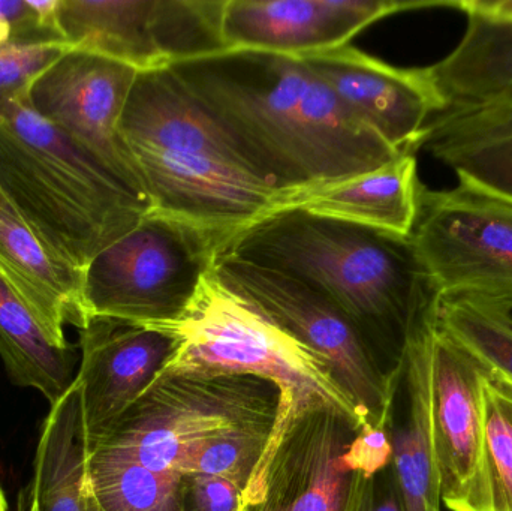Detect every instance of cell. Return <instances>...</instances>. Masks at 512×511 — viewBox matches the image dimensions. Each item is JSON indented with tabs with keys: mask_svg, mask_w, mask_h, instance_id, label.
I'll return each mask as SVG.
<instances>
[{
	"mask_svg": "<svg viewBox=\"0 0 512 511\" xmlns=\"http://www.w3.org/2000/svg\"><path fill=\"white\" fill-rule=\"evenodd\" d=\"M168 69L256 179L286 204L403 155L301 57L230 50Z\"/></svg>",
	"mask_w": 512,
	"mask_h": 511,
	"instance_id": "obj_1",
	"label": "cell"
},
{
	"mask_svg": "<svg viewBox=\"0 0 512 511\" xmlns=\"http://www.w3.org/2000/svg\"><path fill=\"white\" fill-rule=\"evenodd\" d=\"M221 252L321 291L351 318L391 375L399 374L409 333L441 299L411 237L301 207L252 222Z\"/></svg>",
	"mask_w": 512,
	"mask_h": 511,
	"instance_id": "obj_2",
	"label": "cell"
},
{
	"mask_svg": "<svg viewBox=\"0 0 512 511\" xmlns=\"http://www.w3.org/2000/svg\"><path fill=\"white\" fill-rule=\"evenodd\" d=\"M120 134L150 210L240 231L286 206L256 179L170 69L138 72Z\"/></svg>",
	"mask_w": 512,
	"mask_h": 511,
	"instance_id": "obj_3",
	"label": "cell"
},
{
	"mask_svg": "<svg viewBox=\"0 0 512 511\" xmlns=\"http://www.w3.org/2000/svg\"><path fill=\"white\" fill-rule=\"evenodd\" d=\"M155 327L177 339L176 353L159 374L252 375L270 381L279 393L267 449L243 494L242 506H255L268 465L298 420L331 411L364 426L330 363L228 290L213 269L185 315Z\"/></svg>",
	"mask_w": 512,
	"mask_h": 511,
	"instance_id": "obj_4",
	"label": "cell"
},
{
	"mask_svg": "<svg viewBox=\"0 0 512 511\" xmlns=\"http://www.w3.org/2000/svg\"><path fill=\"white\" fill-rule=\"evenodd\" d=\"M0 192L48 246L81 269L150 212L92 153L24 102L2 98Z\"/></svg>",
	"mask_w": 512,
	"mask_h": 511,
	"instance_id": "obj_5",
	"label": "cell"
},
{
	"mask_svg": "<svg viewBox=\"0 0 512 511\" xmlns=\"http://www.w3.org/2000/svg\"><path fill=\"white\" fill-rule=\"evenodd\" d=\"M236 233L150 210L84 269L90 320L143 326L180 320Z\"/></svg>",
	"mask_w": 512,
	"mask_h": 511,
	"instance_id": "obj_6",
	"label": "cell"
},
{
	"mask_svg": "<svg viewBox=\"0 0 512 511\" xmlns=\"http://www.w3.org/2000/svg\"><path fill=\"white\" fill-rule=\"evenodd\" d=\"M274 384L252 375H162L90 447L176 473L186 450L213 435L276 419Z\"/></svg>",
	"mask_w": 512,
	"mask_h": 511,
	"instance_id": "obj_7",
	"label": "cell"
},
{
	"mask_svg": "<svg viewBox=\"0 0 512 511\" xmlns=\"http://www.w3.org/2000/svg\"><path fill=\"white\" fill-rule=\"evenodd\" d=\"M213 273L228 290L330 363L364 426L387 428L400 371H385L336 303L294 276L222 252Z\"/></svg>",
	"mask_w": 512,
	"mask_h": 511,
	"instance_id": "obj_8",
	"label": "cell"
},
{
	"mask_svg": "<svg viewBox=\"0 0 512 511\" xmlns=\"http://www.w3.org/2000/svg\"><path fill=\"white\" fill-rule=\"evenodd\" d=\"M412 243L441 299H472L512 314V201L459 183L421 186Z\"/></svg>",
	"mask_w": 512,
	"mask_h": 511,
	"instance_id": "obj_9",
	"label": "cell"
},
{
	"mask_svg": "<svg viewBox=\"0 0 512 511\" xmlns=\"http://www.w3.org/2000/svg\"><path fill=\"white\" fill-rule=\"evenodd\" d=\"M225 0H56L66 44L131 66L161 71L228 51Z\"/></svg>",
	"mask_w": 512,
	"mask_h": 511,
	"instance_id": "obj_10",
	"label": "cell"
},
{
	"mask_svg": "<svg viewBox=\"0 0 512 511\" xmlns=\"http://www.w3.org/2000/svg\"><path fill=\"white\" fill-rule=\"evenodd\" d=\"M137 75V69L116 60L69 48L33 81L23 102L107 165L150 207L119 129Z\"/></svg>",
	"mask_w": 512,
	"mask_h": 511,
	"instance_id": "obj_11",
	"label": "cell"
},
{
	"mask_svg": "<svg viewBox=\"0 0 512 511\" xmlns=\"http://www.w3.org/2000/svg\"><path fill=\"white\" fill-rule=\"evenodd\" d=\"M489 369L438 324L432 333L430 422L442 503L493 511L486 461L483 386Z\"/></svg>",
	"mask_w": 512,
	"mask_h": 511,
	"instance_id": "obj_12",
	"label": "cell"
},
{
	"mask_svg": "<svg viewBox=\"0 0 512 511\" xmlns=\"http://www.w3.org/2000/svg\"><path fill=\"white\" fill-rule=\"evenodd\" d=\"M301 59L355 117L400 153L417 152L429 119L445 111L426 68H396L349 44Z\"/></svg>",
	"mask_w": 512,
	"mask_h": 511,
	"instance_id": "obj_13",
	"label": "cell"
},
{
	"mask_svg": "<svg viewBox=\"0 0 512 511\" xmlns=\"http://www.w3.org/2000/svg\"><path fill=\"white\" fill-rule=\"evenodd\" d=\"M447 2L394 0H225L222 36L230 50L303 57L348 45L370 24L406 9Z\"/></svg>",
	"mask_w": 512,
	"mask_h": 511,
	"instance_id": "obj_14",
	"label": "cell"
},
{
	"mask_svg": "<svg viewBox=\"0 0 512 511\" xmlns=\"http://www.w3.org/2000/svg\"><path fill=\"white\" fill-rule=\"evenodd\" d=\"M80 332L75 375L90 447L143 395L176 353L177 339L155 326L95 317Z\"/></svg>",
	"mask_w": 512,
	"mask_h": 511,
	"instance_id": "obj_15",
	"label": "cell"
},
{
	"mask_svg": "<svg viewBox=\"0 0 512 511\" xmlns=\"http://www.w3.org/2000/svg\"><path fill=\"white\" fill-rule=\"evenodd\" d=\"M360 429L331 411L298 420L277 447L252 511H351L360 474L343 455Z\"/></svg>",
	"mask_w": 512,
	"mask_h": 511,
	"instance_id": "obj_16",
	"label": "cell"
},
{
	"mask_svg": "<svg viewBox=\"0 0 512 511\" xmlns=\"http://www.w3.org/2000/svg\"><path fill=\"white\" fill-rule=\"evenodd\" d=\"M438 306L409 333L388 420L393 470L405 511H441L442 506L430 422L432 333Z\"/></svg>",
	"mask_w": 512,
	"mask_h": 511,
	"instance_id": "obj_17",
	"label": "cell"
},
{
	"mask_svg": "<svg viewBox=\"0 0 512 511\" xmlns=\"http://www.w3.org/2000/svg\"><path fill=\"white\" fill-rule=\"evenodd\" d=\"M0 273L26 302L54 345L69 348L63 327L84 329V269L48 246L0 192Z\"/></svg>",
	"mask_w": 512,
	"mask_h": 511,
	"instance_id": "obj_18",
	"label": "cell"
},
{
	"mask_svg": "<svg viewBox=\"0 0 512 511\" xmlns=\"http://www.w3.org/2000/svg\"><path fill=\"white\" fill-rule=\"evenodd\" d=\"M418 149L450 167L463 185L512 201V107L436 114Z\"/></svg>",
	"mask_w": 512,
	"mask_h": 511,
	"instance_id": "obj_19",
	"label": "cell"
},
{
	"mask_svg": "<svg viewBox=\"0 0 512 511\" xmlns=\"http://www.w3.org/2000/svg\"><path fill=\"white\" fill-rule=\"evenodd\" d=\"M421 186L415 153H403L378 170L303 192L286 207L411 237Z\"/></svg>",
	"mask_w": 512,
	"mask_h": 511,
	"instance_id": "obj_20",
	"label": "cell"
},
{
	"mask_svg": "<svg viewBox=\"0 0 512 511\" xmlns=\"http://www.w3.org/2000/svg\"><path fill=\"white\" fill-rule=\"evenodd\" d=\"M468 27L445 59L426 68L445 111L512 107V23L469 12Z\"/></svg>",
	"mask_w": 512,
	"mask_h": 511,
	"instance_id": "obj_21",
	"label": "cell"
},
{
	"mask_svg": "<svg viewBox=\"0 0 512 511\" xmlns=\"http://www.w3.org/2000/svg\"><path fill=\"white\" fill-rule=\"evenodd\" d=\"M90 443L77 380L42 425L29 491L39 511H87Z\"/></svg>",
	"mask_w": 512,
	"mask_h": 511,
	"instance_id": "obj_22",
	"label": "cell"
},
{
	"mask_svg": "<svg viewBox=\"0 0 512 511\" xmlns=\"http://www.w3.org/2000/svg\"><path fill=\"white\" fill-rule=\"evenodd\" d=\"M0 359L9 380L38 390L51 405L74 383L75 348L54 345L29 306L0 273Z\"/></svg>",
	"mask_w": 512,
	"mask_h": 511,
	"instance_id": "obj_23",
	"label": "cell"
},
{
	"mask_svg": "<svg viewBox=\"0 0 512 511\" xmlns=\"http://www.w3.org/2000/svg\"><path fill=\"white\" fill-rule=\"evenodd\" d=\"M89 491L102 511H183L182 476L104 449L89 456Z\"/></svg>",
	"mask_w": 512,
	"mask_h": 511,
	"instance_id": "obj_24",
	"label": "cell"
},
{
	"mask_svg": "<svg viewBox=\"0 0 512 511\" xmlns=\"http://www.w3.org/2000/svg\"><path fill=\"white\" fill-rule=\"evenodd\" d=\"M438 324L490 372L512 384V314L472 299H441Z\"/></svg>",
	"mask_w": 512,
	"mask_h": 511,
	"instance_id": "obj_25",
	"label": "cell"
},
{
	"mask_svg": "<svg viewBox=\"0 0 512 511\" xmlns=\"http://www.w3.org/2000/svg\"><path fill=\"white\" fill-rule=\"evenodd\" d=\"M273 423L243 426L213 435L186 450L176 467L180 476L209 474L236 485L245 494L267 449Z\"/></svg>",
	"mask_w": 512,
	"mask_h": 511,
	"instance_id": "obj_26",
	"label": "cell"
},
{
	"mask_svg": "<svg viewBox=\"0 0 512 511\" xmlns=\"http://www.w3.org/2000/svg\"><path fill=\"white\" fill-rule=\"evenodd\" d=\"M483 395L492 509L512 511V384L489 371Z\"/></svg>",
	"mask_w": 512,
	"mask_h": 511,
	"instance_id": "obj_27",
	"label": "cell"
},
{
	"mask_svg": "<svg viewBox=\"0 0 512 511\" xmlns=\"http://www.w3.org/2000/svg\"><path fill=\"white\" fill-rule=\"evenodd\" d=\"M0 44L68 45L57 26L56 0H0Z\"/></svg>",
	"mask_w": 512,
	"mask_h": 511,
	"instance_id": "obj_28",
	"label": "cell"
},
{
	"mask_svg": "<svg viewBox=\"0 0 512 511\" xmlns=\"http://www.w3.org/2000/svg\"><path fill=\"white\" fill-rule=\"evenodd\" d=\"M68 50V45L0 44V98L23 102L33 81Z\"/></svg>",
	"mask_w": 512,
	"mask_h": 511,
	"instance_id": "obj_29",
	"label": "cell"
},
{
	"mask_svg": "<svg viewBox=\"0 0 512 511\" xmlns=\"http://www.w3.org/2000/svg\"><path fill=\"white\" fill-rule=\"evenodd\" d=\"M243 492L228 480L209 474L182 476L183 511H239Z\"/></svg>",
	"mask_w": 512,
	"mask_h": 511,
	"instance_id": "obj_30",
	"label": "cell"
},
{
	"mask_svg": "<svg viewBox=\"0 0 512 511\" xmlns=\"http://www.w3.org/2000/svg\"><path fill=\"white\" fill-rule=\"evenodd\" d=\"M343 462L352 473L361 474L367 479L390 467L393 464V444L388 426L361 428L343 455Z\"/></svg>",
	"mask_w": 512,
	"mask_h": 511,
	"instance_id": "obj_31",
	"label": "cell"
},
{
	"mask_svg": "<svg viewBox=\"0 0 512 511\" xmlns=\"http://www.w3.org/2000/svg\"><path fill=\"white\" fill-rule=\"evenodd\" d=\"M351 511H405L393 464L376 476H361Z\"/></svg>",
	"mask_w": 512,
	"mask_h": 511,
	"instance_id": "obj_32",
	"label": "cell"
},
{
	"mask_svg": "<svg viewBox=\"0 0 512 511\" xmlns=\"http://www.w3.org/2000/svg\"><path fill=\"white\" fill-rule=\"evenodd\" d=\"M451 8L462 9L465 14L486 15L496 20L511 21L512 23V0H469V2H450Z\"/></svg>",
	"mask_w": 512,
	"mask_h": 511,
	"instance_id": "obj_33",
	"label": "cell"
},
{
	"mask_svg": "<svg viewBox=\"0 0 512 511\" xmlns=\"http://www.w3.org/2000/svg\"><path fill=\"white\" fill-rule=\"evenodd\" d=\"M18 511H39L38 504L33 500L30 491H27L18 501Z\"/></svg>",
	"mask_w": 512,
	"mask_h": 511,
	"instance_id": "obj_34",
	"label": "cell"
},
{
	"mask_svg": "<svg viewBox=\"0 0 512 511\" xmlns=\"http://www.w3.org/2000/svg\"><path fill=\"white\" fill-rule=\"evenodd\" d=\"M87 511H102L101 507L96 503L95 498H93V495L90 494V491L89 498H87Z\"/></svg>",
	"mask_w": 512,
	"mask_h": 511,
	"instance_id": "obj_35",
	"label": "cell"
},
{
	"mask_svg": "<svg viewBox=\"0 0 512 511\" xmlns=\"http://www.w3.org/2000/svg\"><path fill=\"white\" fill-rule=\"evenodd\" d=\"M0 511H8V501H6L2 488H0Z\"/></svg>",
	"mask_w": 512,
	"mask_h": 511,
	"instance_id": "obj_36",
	"label": "cell"
},
{
	"mask_svg": "<svg viewBox=\"0 0 512 511\" xmlns=\"http://www.w3.org/2000/svg\"><path fill=\"white\" fill-rule=\"evenodd\" d=\"M239 511H252L251 507L242 506Z\"/></svg>",
	"mask_w": 512,
	"mask_h": 511,
	"instance_id": "obj_37",
	"label": "cell"
}]
</instances>
